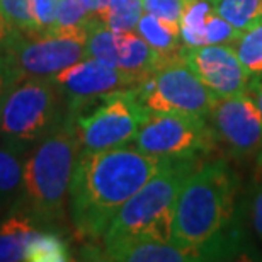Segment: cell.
<instances>
[{"label": "cell", "instance_id": "6da1fadb", "mask_svg": "<svg viewBox=\"0 0 262 262\" xmlns=\"http://www.w3.org/2000/svg\"><path fill=\"white\" fill-rule=\"evenodd\" d=\"M165 160L143 154L133 145L82 150L68 199L77 237L102 240L119 209L159 172Z\"/></svg>", "mask_w": 262, "mask_h": 262}, {"label": "cell", "instance_id": "7a4b0ae2", "mask_svg": "<svg viewBox=\"0 0 262 262\" xmlns=\"http://www.w3.org/2000/svg\"><path fill=\"white\" fill-rule=\"evenodd\" d=\"M238 179L227 160L199 162L177 196L170 240L198 254L199 260L222 259L235 249Z\"/></svg>", "mask_w": 262, "mask_h": 262}, {"label": "cell", "instance_id": "3957f363", "mask_svg": "<svg viewBox=\"0 0 262 262\" xmlns=\"http://www.w3.org/2000/svg\"><path fill=\"white\" fill-rule=\"evenodd\" d=\"M80 151L73 123L65 116L61 124L26 154L20 192L12 208L26 211L38 227L55 230L63 223Z\"/></svg>", "mask_w": 262, "mask_h": 262}, {"label": "cell", "instance_id": "277c9868", "mask_svg": "<svg viewBox=\"0 0 262 262\" xmlns=\"http://www.w3.org/2000/svg\"><path fill=\"white\" fill-rule=\"evenodd\" d=\"M196 157L167 159L159 172L128 199L104 233L102 242L123 237H155L170 240L177 196L196 169Z\"/></svg>", "mask_w": 262, "mask_h": 262}, {"label": "cell", "instance_id": "5b68a950", "mask_svg": "<svg viewBox=\"0 0 262 262\" xmlns=\"http://www.w3.org/2000/svg\"><path fill=\"white\" fill-rule=\"evenodd\" d=\"M63 96L51 78H24L9 89L0 113V143L26 155L67 114Z\"/></svg>", "mask_w": 262, "mask_h": 262}, {"label": "cell", "instance_id": "8992f818", "mask_svg": "<svg viewBox=\"0 0 262 262\" xmlns=\"http://www.w3.org/2000/svg\"><path fill=\"white\" fill-rule=\"evenodd\" d=\"M0 56L17 80L51 78L87 58V29L10 31Z\"/></svg>", "mask_w": 262, "mask_h": 262}, {"label": "cell", "instance_id": "52a82bcc", "mask_svg": "<svg viewBox=\"0 0 262 262\" xmlns=\"http://www.w3.org/2000/svg\"><path fill=\"white\" fill-rule=\"evenodd\" d=\"M133 89L150 113H176L204 119H209L218 99L186 63L182 50L177 55L164 56Z\"/></svg>", "mask_w": 262, "mask_h": 262}, {"label": "cell", "instance_id": "ba28073f", "mask_svg": "<svg viewBox=\"0 0 262 262\" xmlns=\"http://www.w3.org/2000/svg\"><path fill=\"white\" fill-rule=\"evenodd\" d=\"M148 114L129 87L106 94L67 118L73 123L82 150H107L133 143Z\"/></svg>", "mask_w": 262, "mask_h": 262}, {"label": "cell", "instance_id": "9c48e42d", "mask_svg": "<svg viewBox=\"0 0 262 262\" xmlns=\"http://www.w3.org/2000/svg\"><path fill=\"white\" fill-rule=\"evenodd\" d=\"M131 145L160 159H201L211 155L220 143L209 119L176 113H150Z\"/></svg>", "mask_w": 262, "mask_h": 262}, {"label": "cell", "instance_id": "30bf717a", "mask_svg": "<svg viewBox=\"0 0 262 262\" xmlns=\"http://www.w3.org/2000/svg\"><path fill=\"white\" fill-rule=\"evenodd\" d=\"M209 124L233 159H259L262 151V111L250 92L216 99Z\"/></svg>", "mask_w": 262, "mask_h": 262}, {"label": "cell", "instance_id": "8fae6325", "mask_svg": "<svg viewBox=\"0 0 262 262\" xmlns=\"http://www.w3.org/2000/svg\"><path fill=\"white\" fill-rule=\"evenodd\" d=\"M63 96L67 116H73L99 97L135 87L140 77L96 58H83L51 77Z\"/></svg>", "mask_w": 262, "mask_h": 262}, {"label": "cell", "instance_id": "7c38bea8", "mask_svg": "<svg viewBox=\"0 0 262 262\" xmlns=\"http://www.w3.org/2000/svg\"><path fill=\"white\" fill-rule=\"evenodd\" d=\"M186 63L218 99L250 92L252 80L240 63L233 45L182 48Z\"/></svg>", "mask_w": 262, "mask_h": 262}, {"label": "cell", "instance_id": "4fadbf2b", "mask_svg": "<svg viewBox=\"0 0 262 262\" xmlns=\"http://www.w3.org/2000/svg\"><path fill=\"white\" fill-rule=\"evenodd\" d=\"M104 260L116 262H191L199 260L191 252L172 240L155 237H123L102 242Z\"/></svg>", "mask_w": 262, "mask_h": 262}, {"label": "cell", "instance_id": "5bb4252c", "mask_svg": "<svg viewBox=\"0 0 262 262\" xmlns=\"http://www.w3.org/2000/svg\"><path fill=\"white\" fill-rule=\"evenodd\" d=\"M164 58L151 48L136 31H118L116 38V67L121 70L143 77Z\"/></svg>", "mask_w": 262, "mask_h": 262}, {"label": "cell", "instance_id": "9a60e30c", "mask_svg": "<svg viewBox=\"0 0 262 262\" xmlns=\"http://www.w3.org/2000/svg\"><path fill=\"white\" fill-rule=\"evenodd\" d=\"M38 225L28 213L19 208H12L0 222V262L26 260V250Z\"/></svg>", "mask_w": 262, "mask_h": 262}, {"label": "cell", "instance_id": "2e32d148", "mask_svg": "<svg viewBox=\"0 0 262 262\" xmlns=\"http://www.w3.org/2000/svg\"><path fill=\"white\" fill-rule=\"evenodd\" d=\"M135 31L162 56L177 55L184 48L179 26L167 23V20L155 17L148 12L141 15Z\"/></svg>", "mask_w": 262, "mask_h": 262}, {"label": "cell", "instance_id": "e0dca14e", "mask_svg": "<svg viewBox=\"0 0 262 262\" xmlns=\"http://www.w3.org/2000/svg\"><path fill=\"white\" fill-rule=\"evenodd\" d=\"M209 0H186L179 19L181 38L186 48L206 46V26L213 14Z\"/></svg>", "mask_w": 262, "mask_h": 262}, {"label": "cell", "instance_id": "ac0fdd59", "mask_svg": "<svg viewBox=\"0 0 262 262\" xmlns=\"http://www.w3.org/2000/svg\"><path fill=\"white\" fill-rule=\"evenodd\" d=\"M214 12L240 33L262 23V0H209Z\"/></svg>", "mask_w": 262, "mask_h": 262}, {"label": "cell", "instance_id": "d6986e66", "mask_svg": "<svg viewBox=\"0 0 262 262\" xmlns=\"http://www.w3.org/2000/svg\"><path fill=\"white\" fill-rule=\"evenodd\" d=\"M26 260L29 262H65L70 260V250L63 238L53 230H36L28 244Z\"/></svg>", "mask_w": 262, "mask_h": 262}, {"label": "cell", "instance_id": "ffe728a7", "mask_svg": "<svg viewBox=\"0 0 262 262\" xmlns=\"http://www.w3.org/2000/svg\"><path fill=\"white\" fill-rule=\"evenodd\" d=\"M237 56L247 72L249 78L257 82L262 78V23L240 33L237 41L233 43Z\"/></svg>", "mask_w": 262, "mask_h": 262}, {"label": "cell", "instance_id": "44dd1931", "mask_svg": "<svg viewBox=\"0 0 262 262\" xmlns=\"http://www.w3.org/2000/svg\"><path fill=\"white\" fill-rule=\"evenodd\" d=\"M19 154L0 146V206L5 203H15L23 182V165Z\"/></svg>", "mask_w": 262, "mask_h": 262}, {"label": "cell", "instance_id": "7402d4cb", "mask_svg": "<svg viewBox=\"0 0 262 262\" xmlns=\"http://www.w3.org/2000/svg\"><path fill=\"white\" fill-rule=\"evenodd\" d=\"M143 14L141 0H109L107 7L97 19L113 31H135Z\"/></svg>", "mask_w": 262, "mask_h": 262}, {"label": "cell", "instance_id": "603a6c76", "mask_svg": "<svg viewBox=\"0 0 262 262\" xmlns=\"http://www.w3.org/2000/svg\"><path fill=\"white\" fill-rule=\"evenodd\" d=\"M94 17L92 0H60L55 29H87Z\"/></svg>", "mask_w": 262, "mask_h": 262}, {"label": "cell", "instance_id": "cb8c5ba5", "mask_svg": "<svg viewBox=\"0 0 262 262\" xmlns=\"http://www.w3.org/2000/svg\"><path fill=\"white\" fill-rule=\"evenodd\" d=\"M0 10L10 31H38L33 15V0H0Z\"/></svg>", "mask_w": 262, "mask_h": 262}, {"label": "cell", "instance_id": "d4e9b609", "mask_svg": "<svg viewBox=\"0 0 262 262\" xmlns=\"http://www.w3.org/2000/svg\"><path fill=\"white\" fill-rule=\"evenodd\" d=\"M240 31L213 10L206 26V45H233Z\"/></svg>", "mask_w": 262, "mask_h": 262}, {"label": "cell", "instance_id": "484cf974", "mask_svg": "<svg viewBox=\"0 0 262 262\" xmlns=\"http://www.w3.org/2000/svg\"><path fill=\"white\" fill-rule=\"evenodd\" d=\"M141 2H143L145 12L164 19L174 26H179L181 12L186 0H141Z\"/></svg>", "mask_w": 262, "mask_h": 262}, {"label": "cell", "instance_id": "4316f807", "mask_svg": "<svg viewBox=\"0 0 262 262\" xmlns=\"http://www.w3.org/2000/svg\"><path fill=\"white\" fill-rule=\"evenodd\" d=\"M60 0H33V15L38 31L55 29Z\"/></svg>", "mask_w": 262, "mask_h": 262}, {"label": "cell", "instance_id": "83f0119b", "mask_svg": "<svg viewBox=\"0 0 262 262\" xmlns=\"http://www.w3.org/2000/svg\"><path fill=\"white\" fill-rule=\"evenodd\" d=\"M247 214L252 232L257 235L259 242L262 244V176L250 191L247 199Z\"/></svg>", "mask_w": 262, "mask_h": 262}, {"label": "cell", "instance_id": "f1b7e54d", "mask_svg": "<svg viewBox=\"0 0 262 262\" xmlns=\"http://www.w3.org/2000/svg\"><path fill=\"white\" fill-rule=\"evenodd\" d=\"M19 80L14 77V73L9 70V67L5 65L4 58L0 56V87H10L14 83H17Z\"/></svg>", "mask_w": 262, "mask_h": 262}, {"label": "cell", "instance_id": "f546056e", "mask_svg": "<svg viewBox=\"0 0 262 262\" xmlns=\"http://www.w3.org/2000/svg\"><path fill=\"white\" fill-rule=\"evenodd\" d=\"M250 94L254 96L255 102H257L259 109L262 111V78H260V80H257V82H254L252 85H250ZM257 162H259V167L262 169V151H260V155H259Z\"/></svg>", "mask_w": 262, "mask_h": 262}, {"label": "cell", "instance_id": "4dcf8cb0", "mask_svg": "<svg viewBox=\"0 0 262 262\" xmlns=\"http://www.w3.org/2000/svg\"><path fill=\"white\" fill-rule=\"evenodd\" d=\"M9 33H10V28H9L7 20H5V17H4L2 10H0V46H2L4 39L7 38V34H9Z\"/></svg>", "mask_w": 262, "mask_h": 262}, {"label": "cell", "instance_id": "1f68e13d", "mask_svg": "<svg viewBox=\"0 0 262 262\" xmlns=\"http://www.w3.org/2000/svg\"><path fill=\"white\" fill-rule=\"evenodd\" d=\"M12 87V85H10ZM10 87H0V113H2V106H4V99L5 96H7V92H9V89Z\"/></svg>", "mask_w": 262, "mask_h": 262}]
</instances>
